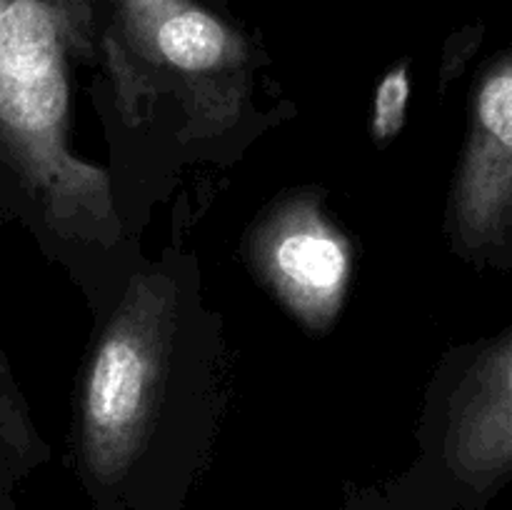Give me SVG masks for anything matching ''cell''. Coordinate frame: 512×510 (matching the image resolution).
I'll return each mask as SVG.
<instances>
[{
	"mask_svg": "<svg viewBox=\"0 0 512 510\" xmlns=\"http://www.w3.org/2000/svg\"><path fill=\"white\" fill-rule=\"evenodd\" d=\"M460 233L488 240L512 218V55L483 78L455 190Z\"/></svg>",
	"mask_w": 512,
	"mask_h": 510,
	"instance_id": "obj_4",
	"label": "cell"
},
{
	"mask_svg": "<svg viewBox=\"0 0 512 510\" xmlns=\"http://www.w3.org/2000/svg\"><path fill=\"white\" fill-rule=\"evenodd\" d=\"M445 455L450 470L473 488L512 470V338L460 390Z\"/></svg>",
	"mask_w": 512,
	"mask_h": 510,
	"instance_id": "obj_5",
	"label": "cell"
},
{
	"mask_svg": "<svg viewBox=\"0 0 512 510\" xmlns=\"http://www.w3.org/2000/svg\"><path fill=\"white\" fill-rule=\"evenodd\" d=\"M125 30L148 58L180 75H213L243 60V40L185 0H115Z\"/></svg>",
	"mask_w": 512,
	"mask_h": 510,
	"instance_id": "obj_6",
	"label": "cell"
},
{
	"mask_svg": "<svg viewBox=\"0 0 512 510\" xmlns=\"http://www.w3.org/2000/svg\"><path fill=\"white\" fill-rule=\"evenodd\" d=\"M90 0H0V178L50 210L105 195L68 150L70 68L88 48Z\"/></svg>",
	"mask_w": 512,
	"mask_h": 510,
	"instance_id": "obj_1",
	"label": "cell"
},
{
	"mask_svg": "<svg viewBox=\"0 0 512 510\" xmlns=\"http://www.w3.org/2000/svg\"><path fill=\"white\" fill-rule=\"evenodd\" d=\"M255 258L275 293L298 318L320 328L343 303L353 258L350 245L310 200L285 203L265 220Z\"/></svg>",
	"mask_w": 512,
	"mask_h": 510,
	"instance_id": "obj_3",
	"label": "cell"
},
{
	"mask_svg": "<svg viewBox=\"0 0 512 510\" xmlns=\"http://www.w3.org/2000/svg\"><path fill=\"white\" fill-rule=\"evenodd\" d=\"M410 80L408 70L393 68L375 90L373 103V135L378 140H388L400 133L408 110Z\"/></svg>",
	"mask_w": 512,
	"mask_h": 510,
	"instance_id": "obj_8",
	"label": "cell"
},
{
	"mask_svg": "<svg viewBox=\"0 0 512 510\" xmlns=\"http://www.w3.org/2000/svg\"><path fill=\"white\" fill-rule=\"evenodd\" d=\"M25 458H28V440L20 425H15L13 403H10L8 385H5V373L0 368V503L8 505L10 483L23 470Z\"/></svg>",
	"mask_w": 512,
	"mask_h": 510,
	"instance_id": "obj_7",
	"label": "cell"
},
{
	"mask_svg": "<svg viewBox=\"0 0 512 510\" xmlns=\"http://www.w3.org/2000/svg\"><path fill=\"white\" fill-rule=\"evenodd\" d=\"M168 315L158 290L138 285L95 350L83 393L80 455L90 490L113 510L135 508L138 468L165 383Z\"/></svg>",
	"mask_w": 512,
	"mask_h": 510,
	"instance_id": "obj_2",
	"label": "cell"
},
{
	"mask_svg": "<svg viewBox=\"0 0 512 510\" xmlns=\"http://www.w3.org/2000/svg\"><path fill=\"white\" fill-rule=\"evenodd\" d=\"M0 510H10V508H8V505H3V503H0Z\"/></svg>",
	"mask_w": 512,
	"mask_h": 510,
	"instance_id": "obj_10",
	"label": "cell"
},
{
	"mask_svg": "<svg viewBox=\"0 0 512 510\" xmlns=\"http://www.w3.org/2000/svg\"><path fill=\"white\" fill-rule=\"evenodd\" d=\"M358 510H393V508H385V505H368V508H358Z\"/></svg>",
	"mask_w": 512,
	"mask_h": 510,
	"instance_id": "obj_9",
	"label": "cell"
}]
</instances>
